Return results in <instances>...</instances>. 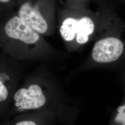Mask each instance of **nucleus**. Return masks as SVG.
<instances>
[{"instance_id":"f257e3e1","label":"nucleus","mask_w":125,"mask_h":125,"mask_svg":"<svg viewBox=\"0 0 125 125\" xmlns=\"http://www.w3.org/2000/svg\"><path fill=\"white\" fill-rule=\"evenodd\" d=\"M98 12V39L93 47L92 58L99 63L114 62L125 53V23L109 6H102Z\"/></svg>"},{"instance_id":"f03ea898","label":"nucleus","mask_w":125,"mask_h":125,"mask_svg":"<svg viewBox=\"0 0 125 125\" xmlns=\"http://www.w3.org/2000/svg\"><path fill=\"white\" fill-rule=\"evenodd\" d=\"M98 12L94 13L88 10L76 8L72 9L62 20L60 26V33L67 42H75L85 45L96 35L99 26Z\"/></svg>"},{"instance_id":"7ed1b4c3","label":"nucleus","mask_w":125,"mask_h":125,"mask_svg":"<svg viewBox=\"0 0 125 125\" xmlns=\"http://www.w3.org/2000/svg\"><path fill=\"white\" fill-rule=\"evenodd\" d=\"M48 4L46 0H23L17 15L38 33L45 34L51 24Z\"/></svg>"},{"instance_id":"20e7f679","label":"nucleus","mask_w":125,"mask_h":125,"mask_svg":"<svg viewBox=\"0 0 125 125\" xmlns=\"http://www.w3.org/2000/svg\"><path fill=\"white\" fill-rule=\"evenodd\" d=\"M13 98L16 104L24 109H36L42 107L46 98L39 85H30L28 89H21L15 93Z\"/></svg>"},{"instance_id":"39448f33","label":"nucleus","mask_w":125,"mask_h":125,"mask_svg":"<svg viewBox=\"0 0 125 125\" xmlns=\"http://www.w3.org/2000/svg\"><path fill=\"white\" fill-rule=\"evenodd\" d=\"M7 62L0 56V109L6 106L10 95V90L8 84L10 83V77L7 72Z\"/></svg>"},{"instance_id":"423d86ee","label":"nucleus","mask_w":125,"mask_h":125,"mask_svg":"<svg viewBox=\"0 0 125 125\" xmlns=\"http://www.w3.org/2000/svg\"><path fill=\"white\" fill-rule=\"evenodd\" d=\"M16 0H0V20L11 13Z\"/></svg>"},{"instance_id":"0eeeda50","label":"nucleus","mask_w":125,"mask_h":125,"mask_svg":"<svg viewBox=\"0 0 125 125\" xmlns=\"http://www.w3.org/2000/svg\"><path fill=\"white\" fill-rule=\"evenodd\" d=\"M115 121L119 125H125V104L118 107Z\"/></svg>"},{"instance_id":"6e6552de","label":"nucleus","mask_w":125,"mask_h":125,"mask_svg":"<svg viewBox=\"0 0 125 125\" xmlns=\"http://www.w3.org/2000/svg\"><path fill=\"white\" fill-rule=\"evenodd\" d=\"M15 125H36V124L31 121H24L19 122Z\"/></svg>"},{"instance_id":"1a4fd4ad","label":"nucleus","mask_w":125,"mask_h":125,"mask_svg":"<svg viewBox=\"0 0 125 125\" xmlns=\"http://www.w3.org/2000/svg\"><path fill=\"white\" fill-rule=\"evenodd\" d=\"M78 0V1H80V0Z\"/></svg>"},{"instance_id":"9d476101","label":"nucleus","mask_w":125,"mask_h":125,"mask_svg":"<svg viewBox=\"0 0 125 125\" xmlns=\"http://www.w3.org/2000/svg\"><path fill=\"white\" fill-rule=\"evenodd\" d=\"M124 0V1H125V0Z\"/></svg>"}]
</instances>
